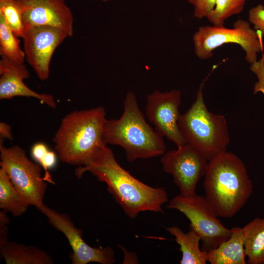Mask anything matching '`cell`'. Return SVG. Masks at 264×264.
<instances>
[{"label": "cell", "instance_id": "6da1fadb", "mask_svg": "<svg viewBox=\"0 0 264 264\" xmlns=\"http://www.w3.org/2000/svg\"><path fill=\"white\" fill-rule=\"evenodd\" d=\"M88 172L104 182L124 213L134 219L141 212H162V206L168 201L166 191L148 185L123 168L112 151L104 145L83 166L75 170L81 178Z\"/></svg>", "mask_w": 264, "mask_h": 264}, {"label": "cell", "instance_id": "7a4b0ae2", "mask_svg": "<svg viewBox=\"0 0 264 264\" xmlns=\"http://www.w3.org/2000/svg\"><path fill=\"white\" fill-rule=\"evenodd\" d=\"M203 187L205 198L218 217L234 216L253 191L246 168L235 154L225 151L208 160Z\"/></svg>", "mask_w": 264, "mask_h": 264}, {"label": "cell", "instance_id": "3957f363", "mask_svg": "<svg viewBox=\"0 0 264 264\" xmlns=\"http://www.w3.org/2000/svg\"><path fill=\"white\" fill-rule=\"evenodd\" d=\"M105 109L99 106L75 110L64 116L53 138L54 149L63 162L84 165L105 144Z\"/></svg>", "mask_w": 264, "mask_h": 264}, {"label": "cell", "instance_id": "277c9868", "mask_svg": "<svg viewBox=\"0 0 264 264\" xmlns=\"http://www.w3.org/2000/svg\"><path fill=\"white\" fill-rule=\"evenodd\" d=\"M163 138L147 123L131 91L124 99L121 117L106 119L104 126V142L121 147L130 162L162 156L166 149Z\"/></svg>", "mask_w": 264, "mask_h": 264}, {"label": "cell", "instance_id": "5b68a950", "mask_svg": "<svg viewBox=\"0 0 264 264\" xmlns=\"http://www.w3.org/2000/svg\"><path fill=\"white\" fill-rule=\"evenodd\" d=\"M207 78L200 85L191 107L180 114L178 125L187 143L209 160L226 151L230 139L224 116L211 112L205 104L202 90Z\"/></svg>", "mask_w": 264, "mask_h": 264}, {"label": "cell", "instance_id": "8992f818", "mask_svg": "<svg viewBox=\"0 0 264 264\" xmlns=\"http://www.w3.org/2000/svg\"><path fill=\"white\" fill-rule=\"evenodd\" d=\"M262 35L253 29L249 22L237 20L232 28L224 26H203L199 27L193 37L194 51L201 59L211 58L213 51L227 44L239 45L245 52V60L251 64L257 61V54L263 51Z\"/></svg>", "mask_w": 264, "mask_h": 264}, {"label": "cell", "instance_id": "52a82bcc", "mask_svg": "<svg viewBox=\"0 0 264 264\" xmlns=\"http://www.w3.org/2000/svg\"><path fill=\"white\" fill-rule=\"evenodd\" d=\"M167 207L179 211L189 220V228L199 235L201 249L205 252L215 249L231 235L232 229L222 224L205 197L179 194L170 200Z\"/></svg>", "mask_w": 264, "mask_h": 264}, {"label": "cell", "instance_id": "ba28073f", "mask_svg": "<svg viewBox=\"0 0 264 264\" xmlns=\"http://www.w3.org/2000/svg\"><path fill=\"white\" fill-rule=\"evenodd\" d=\"M0 165L11 182L30 205L39 211L45 205L44 197L46 181L42 175V167L29 160L20 146L9 147L0 144Z\"/></svg>", "mask_w": 264, "mask_h": 264}, {"label": "cell", "instance_id": "9c48e42d", "mask_svg": "<svg viewBox=\"0 0 264 264\" xmlns=\"http://www.w3.org/2000/svg\"><path fill=\"white\" fill-rule=\"evenodd\" d=\"M163 170L173 176L180 195L192 197L196 195L197 183L204 176L208 160L188 143L168 151L160 159Z\"/></svg>", "mask_w": 264, "mask_h": 264}, {"label": "cell", "instance_id": "30bf717a", "mask_svg": "<svg viewBox=\"0 0 264 264\" xmlns=\"http://www.w3.org/2000/svg\"><path fill=\"white\" fill-rule=\"evenodd\" d=\"M181 92L155 90L146 96L145 115L155 131L179 147L187 143L179 127Z\"/></svg>", "mask_w": 264, "mask_h": 264}, {"label": "cell", "instance_id": "8fae6325", "mask_svg": "<svg viewBox=\"0 0 264 264\" xmlns=\"http://www.w3.org/2000/svg\"><path fill=\"white\" fill-rule=\"evenodd\" d=\"M67 37L65 31L53 26L25 28L22 38L25 58L41 80L48 78L52 56L57 46Z\"/></svg>", "mask_w": 264, "mask_h": 264}, {"label": "cell", "instance_id": "7c38bea8", "mask_svg": "<svg viewBox=\"0 0 264 264\" xmlns=\"http://www.w3.org/2000/svg\"><path fill=\"white\" fill-rule=\"evenodd\" d=\"M40 211L47 218L53 227L66 238L72 250V264H87L92 262L112 264L115 262L114 251L111 247H93L88 245L83 239L81 231L74 225L67 215L45 205Z\"/></svg>", "mask_w": 264, "mask_h": 264}, {"label": "cell", "instance_id": "4fadbf2b", "mask_svg": "<svg viewBox=\"0 0 264 264\" xmlns=\"http://www.w3.org/2000/svg\"><path fill=\"white\" fill-rule=\"evenodd\" d=\"M23 22L26 27L50 26L73 34L72 12L64 0H20Z\"/></svg>", "mask_w": 264, "mask_h": 264}, {"label": "cell", "instance_id": "5bb4252c", "mask_svg": "<svg viewBox=\"0 0 264 264\" xmlns=\"http://www.w3.org/2000/svg\"><path fill=\"white\" fill-rule=\"evenodd\" d=\"M0 61V99H11L15 97H32L39 100L51 108L56 103L54 97L46 93H39L28 88L23 80L30 77V73L24 63L1 58Z\"/></svg>", "mask_w": 264, "mask_h": 264}, {"label": "cell", "instance_id": "9a60e30c", "mask_svg": "<svg viewBox=\"0 0 264 264\" xmlns=\"http://www.w3.org/2000/svg\"><path fill=\"white\" fill-rule=\"evenodd\" d=\"M232 234L217 248L206 252L207 261L211 264H245V255L241 227L231 228Z\"/></svg>", "mask_w": 264, "mask_h": 264}, {"label": "cell", "instance_id": "2e32d148", "mask_svg": "<svg viewBox=\"0 0 264 264\" xmlns=\"http://www.w3.org/2000/svg\"><path fill=\"white\" fill-rule=\"evenodd\" d=\"M6 264H52L54 261L45 251L34 246L7 241L0 247Z\"/></svg>", "mask_w": 264, "mask_h": 264}, {"label": "cell", "instance_id": "e0dca14e", "mask_svg": "<svg viewBox=\"0 0 264 264\" xmlns=\"http://www.w3.org/2000/svg\"><path fill=\"white\" fill-rule=\"evenodd\" d=\"M242 229L246 263L264 264V218H256Z\"/></svg>", "mask_w": 264, "mask_h": 264}, {"label": "cell", "instance_id": "ac0fdd59", "mask_svg": "<svg viewBox=\"0 0 264 264\" xmlns=\"http://www.w3.org/2000/svg\"><path fill=\"white\" fill-rule=\"evenodd\" d=\"M166 230L174 236L175 241L180 246L179 250L182 253L180 264L207 263L206 252L200 249L199 243L201 239L195 231L190 229V231L186 233L176 226L168 227Z\"/></svg>", "mask_w": 264, "mask_h": 264}, {"label": "cell", "instance_id": "d6986e66", "mask_svg": "<svg viewBox=\"0 0 264 264\" xmlns=\"http://www.w3.org/2000/svg\"><path fill=\"white\" fill-rule=\"evenodd\" d=\"M30 205L15 187L6 172L0 168V208L13 216L24 214Z\"/></svg>", "mask_w": 264, "mask_h": 264}, {"label": "cell", "instance_id": "ffe728a7", "mask_svg": "<svg viewBox=\"0 0 264 264\" xmlns=\"http://www.w3.org/2000/svg\"><path fill=\"white\" fill-rule=\"evenodd\" d=\"M0 15V54L1 58L23 63L25 55L20 45L19 40Z\"/></svg>", "mask_w": 264, "mask_h": 264}, {"label": "cell", "instance_id": "44dd1931", "mask_svg": "<svg viewBox=\"0 0 264 264\" xmlns=\"http://www.w3.org/2000/svg\"><path fill=\"white\" fill-rule=\"evenodd\" d=\"M246 1V0H216L214 8L206 18L214 26H224L226 20L242 11Z\"/></svg>", "mask_w": 264, "mask_h": 264}, {"label": "cell", "instance_id": "7402d4cb", "mask_svg": "<svg viewBox=\"0 0 264 264\" xmlns=\"http://www.w3.org/2000/svg\"><path fill=\"white\" fill-rule=\"evenodd\" d=\"M0 15L16 36L22 38L25 26L20 0H0Z\"/></svg>", "mask_w": 264, "mask_h": 264}, {"label": "cell", "instance_id": "603a6c76", "mask_svg": "<svg viewBox=\"0 0 264 264\" xmlns=\"http://www.w3.org/2000/svg\"><path fill=\"white\" fill-rule=\"evenodd\" d=\"M31 155L32 158L44 170V176L46 182L53 184L49 170L54 168L57 162L56 153L50 150L44 143L38 142L34 144L31 149Z\"/></svg>", "mask_w": 264, "mask_h": 264}, {"label": "cell", "instance_id": "cb8c5ba5", "mask_svg": "<svg viewBox=\"0 0 264 264\" xmlns=\"http://www.w3.org/2000/svg\"><path fill=\"white\" fill-rule=\"evenodd\" d=\"M249 22L254 25L264 37V6L259 4L251 8L248 12Z\"/></svg>", "mask_w": 264, "mask_h": 264}, {"label": "cell", "instance_id": "d4e9b609", "mask_svg": "<svg viewBox=\"0 0 264 264\" xmlns=\"http://www.w3.org/2000/svg\"><path fill=\"white\" fill-rule=\"evenodd\" d=\"M250 65V70L258 79V81L254 85V94L261 92L264 95V54H263L259 60Z\"/></svg>", "mask_w": 264, "mask_h": 264}, {"label": "cell", "instance_id": "484cf974", "mask_svg": "<svg viewBox=\"0 0 264 264\" xmlns=\"http://www.w3.org/2000/svg\"><path fill=\"white\" fill-rule=\"evenodd\" d=\"M188 1L194 6V17L201 19L206 18L213 10L216 0H188Z\"/></svg>", "mask_w": 264, "mask_h": 264}, {"label": "cell", "instance_id": "4316f807", "mask_svg": "<svg viewBox=\"0 0 264 264\" xmlns=\"http://www.w3.org/2000/svg\"><path fill=\"white\" fill-rule=\"evenodd\" d=\"M9 220L6 212H0V247L7 241L8 227Z\"/></svg>", "mask_w": 264, "mask_h": 264}, {"label": "cell", "instance_id": "83f0119b", "mask_svg": "<svg viewBox=\"0 0 264 264\" xmlns=\"http://www.w3.org/2000/svg\"><path fill=\"white\" fill-rule=\"evenodd\" d=\"M0 141L5 139L8 140L13 139L10 126L3 122H1L0 123Z\"/></svg>", "mask_w": 264, "mask_h": 264}, {"label": "cell", "instance_id": "f1b7e54d", "mask_svg": "<svg viewBox=\"0 0 264 264\" xmlns=\"http://www.w3.org/2000/svg\"><path fill=\"white\" fill-rule=\"evenodd\" d=\"M103 0L104 1H108L109 0Z\"/></svg>", "mask_w": 264, "mask_h": 264}]
</instances>
